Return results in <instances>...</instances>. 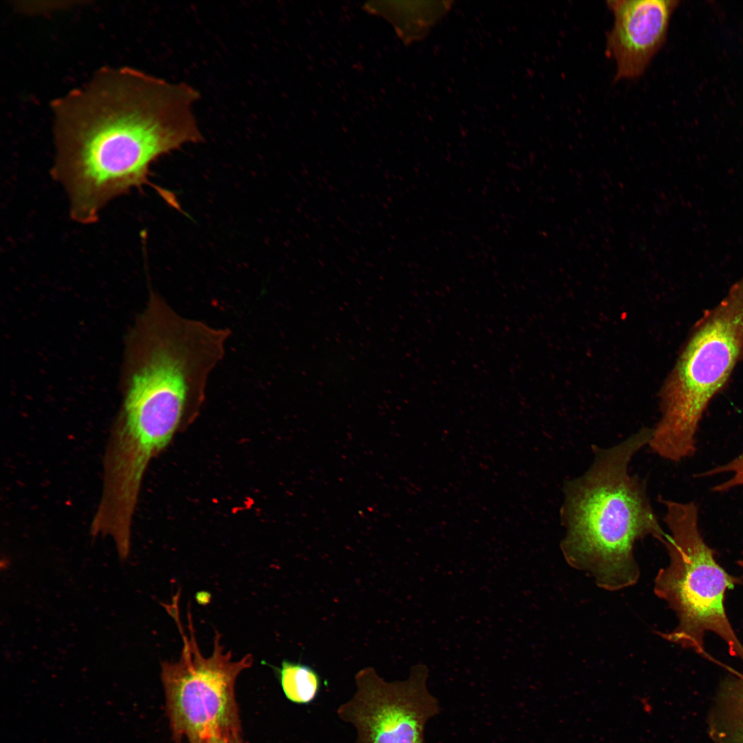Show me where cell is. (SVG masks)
Returning <instances> with one entry per match:
<instances>
[{
    "instance_id": "cell-4",
    "label": "cell",
    "mask_w": 743,
    "mask_h": 743,
    "mask_svg": "<svg viewBox=\"0 0 743 743\" xmlns=\"http://www.w3.org/2000/svg\"><path fill=\"white\" fill-rule=\"evenodd\" d=\"M743 359V277L693 327L660 393L649 446L678 462L696 451L703 414Z\"/></svg>"
},
{
    "instance_id": "cell-3",
    "label": "cell",
    "mask_w": 743,
    "mask_h": 743,
    "mask_svg": "<svg viewBox=\"0 0 743 743\" xmlns=\"http://www.w3.org/2000/svg\"><path fill=\"white\" fill-rule=\"evenodd\" d=\"M653 429L643 428L620 443L594 449V460L581 476L567 481L561 519L563 554L572 567L589 572L610 591L635 584L639 569L636 541L667 535L648 499L646 483L629 473L634 455L648 444Z\"/></svg>"
},
{
    "instance_id": "cell-13",
    "label": "cell",
    "mask_w": 743,
    "mask_h": 743,
    "mask_svg": "<svg viewBox=\"0 0 743 743\" xmlns=\"http://www.w3.org/2000/svg\"><path fill=\"white\" fill-rule=\"evenodd\" d=\"M737 564H738V565H739V566H740V567H742V568H743V559H742V560H739V561H737Z\"/></svg>"
},
{
    "instance_id": "cell-1",
    "label": "cell",
    "mask_w": 743,
    "mask_h": 743,
    "mask_svg": "<svg viewBox=\"0 0 743 743\" xmlns=\"http://www.w3.org/2000/svg\"><path fill=\"white\" fill-rule=\"evenodd\" d=\"M199 92L138 69L104 67L52 103L55 162L72 218L98 219L113 198L149 184L159 157L203 140L193 106Z\"/></svg>"
},
{
    "instance_id": "cell-8",
    "label": "cell",
    "mask_w": 743,
    "mask_h": 743,
    "mask_svg": "<svg viewBox=\"0 0 743 743\" xmlns=\"http://www.w3.org/2000/svg\"><path fill=\"white\" fill-rule=\"evenodd\" d=\"M614 23L607 33L606 53L616 64L615 79L641 76L663 45L678 1L610 0Z\"/></svg>"
},
{
    "instance_id": "cell-11",
    "label": "cell",
    "mask_w": 743,
    "mask_h": 743,
    "mask_svg": "<svg viewBox=\"0 0 743 743\" xmlns=\"http://www.w3.org/2000/svg\"><path fill=\"white\" fill-rule=\"evenodd\" d=\"M724 473H732V476L729 480L713 486L712 491L723 493L736 486H743V451L728 463L699 473L697 477H709Z\"/></svg>"
},
{
    "instance_id": "cell-6",
    "label": "cell",
    "mask_w": 743,
    "mask_h": 743,
    "mask_svg": "<svg viewBox=\"0 0 743 743\" xmlns=\"http://www.w3.org/2000/svg\"><path fill=\"white\" fill-rule=\"evenodd\" d=\"M175 594L171 603H162L177 626L182 648L177 661L161 663V679L173 737L189 743H210L215 737L241 735L240 722L235 695L237 678L251 667L253 657L246 654L233 660L226 652L217 630L213 650L204 656L197 644L190 610L188 625L181 621L179 599Z\"/></svg>"
},
{
    "instance_id": "cell-2",
    "label": "cell",
    "mask_w": 743,
    "mask_h": 743,
    "mask_svg": "<svg viewBox=\"0 0 743 743\" xmlns=\"http://www.w3.org/2000/svg\"><path fill=\"white\" fill-rule=\"evenodd\" d=\"M141 325L136 364L116 431L129 449L151 456L169 444L189 409L203 401L231 331L182 316L155 294Z\"/></svg>"
},
{
    "instance_id": "cell-12",
    "label": "cell",
    "mask_w": 743,
    "mask_h": 743,
    "mask_svg": "<svg viewBox=\"0 0 743 743\" xmlns=\"http://www.w3.org/2000/svg\"><path fill=\"white\" fill-rule=\"evenodd\" d=\"M210 743H243L241 735L228 737H215Z\"/></svg>"
},
{
    "instance_id": "cell-5",
    "label": "cell",
    "mask_w": 743,
    "mask_h": 743,
    "mask_svg": "<svg viewBox=\"0 0 743 743\" xmlns=\"http://www.w3.org/2000/svg\"><path fill=\"white\" fill-rule=\"evenodd\" d=\"M665 508L664 521L670 532L663 545L669 563L659 570L654 591L675 612L676 627L662 634L666 640L707 656V632L717 634L727 645L731 656L743 660V645L726 614L727 590L742 583L727 573L716 561L715 550L702 538L698 527V506L659 497Z\"/></svg>"
},
{
    "instance_id": "cell-10",
    "label": "cell",
    "mask_w": 743,
    "mask_h": 743,
    "mask_svg": "<svg viewBox=\"0 0 743 743\" xmlns=\"http://www.w3.org/2000/svg\"><path fill=\"white\" fill-rule=\"evenodd\" d=\"M274 670L285 696L292 702L308 704L318 696L321 678L310 666L284 660L281 667H274Z\"/></svg>"
},
{
    "instance_id": "cell-7",
    "label": "cell",
    "mask_w": 743,
    "mask_h": 743,
    "mask_svg": "<svg viewBox=\"0 0 743 743\" xmlns=\"http://www.w3.org/2000/svg\"><path fill=\"white\" fill-rule=\"evenodd\" d=\"M428 670L412 667L409 678L388 682L372 667L355 675L356 691L336 713L356 730V743H424L427 722L440 711L427 686Z\"/></svg>"
},
{
    "instance_id": "cell-9",
    "label": "cell",
    "mask_w": 743,
    "mask_h": 743,
    "mask_svg": "<svg viewBox=\"0 0 743 743\" xmlns=\"http://www.w3.org/2000/svg\"><path fill=\"white\" fill-rule=\"evenodd\" d=\"M715 743H743V673L723 683L710 718Z\"/></svg>"
}]
</instances>
